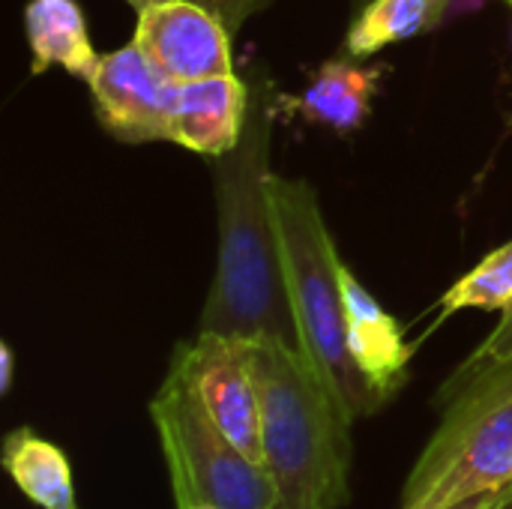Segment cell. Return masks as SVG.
<instances>
[{
    "instance_id": "10",
    "label": "cell",
    "mask_w": 512,
    "mask_h": 509,
    "mask_svg": "<svg viewBox=\"0 0 512 509\" xmlns=\"http://www.w3.org/2000/svg\"><path fill=\"white\" fill-rule=\"evenodd\" d=\"M342 291H345L351 357L360 375L366 378V384L387 405L408 381V363L414 351L405 342L399 321L366 291V285L345 264H342Z\"/></svg>"
},
{
    "instance_id": "23",
    "label": "cell",
    "mask_w": 512,
    "mask_h": 509,
    "mask_svg": "<svg viewBox=\"0 0 512 509\" xmlns=\"http://www.w3.org/2000/svg\"><path fill=\"white\" fill-rule=\"evenodd\" d=\"M189 509H219V507H189Z\"/></svg>"
},
{
    "instance_id": "16",
    "label": "cell",
    "mask_w": 512,
    "mask_h": 509,
    "mask_svg": "<svg viewBox=\"0 0 512 509\" xmlns=\"http://www.w3.org/2000/svg\"><path fill=\"white\" fill-rule=\"evenodd\" d=\"M512 363V312H504L498 327L483 339V345L453 372V378L447 381V387L441 390V402L447 396H453L456 390H462L465 384L477 381L480 375H489L501 366Z\"/></svg>"
},
{
    "instance_id": "5",
    "label": "cell",
    "mask_w": 512,
    "mask_h": 509,
    "mask_svg": "<svg viewBox=\"0 0 512 509\" xmlns=\"http://www.w3.org/2000/svg\"><path fill=\"white\" fill-rule=\"evenodd\" d=\"M177 509H276V486L264 465L252 462L198 405L177 369L150 399Z\"/></svg>"
},
{
    "instance_id": "14",
    "label": "cell",
    "mask_w": 512,
    "mask_h": 509,
    "mask_svg": "<svg viewBox=\"0 0 512 509\" xmlns=\"http://www.w3.org/2000/svg\"><path fill=\"white\" fill-rule=\"evenodd\" d=\"M450 0H372L348 30V54L369 57L393 42L414 39L444 21Z\"/></svg>"
},
{
    "instance_id": "17",
    "label": "cell",
    "mask_w": 512,
    "mask_h": 509,
    "mask_svg": "<svg viewBox=\"0 0 512 509\" xmlns=\"http://www.w3.org/2000/svg\"><path fill=\"white\" fill-rule=\"evenodd\" d=\"M198 3H204L210 12H216L231 33L240 30L255 12H261L264 6H270V0H198Z\"/></svg>"
},
{
    "instance_id": "9",
    "label": "cell",
    "mask_w": 512,
    "mask_h": 509,
    "mask_svg": "<svg viewBox=\"0 0 512 509\" xmlns=\"http://www.w3.org/2000/svg\"><path fill=\"white\" fill-rule=\"evenodd\" d=\"M249 105L252 90L234 72L192 84H174L171 144L219 159L240 144Z\"/></svg>"
},
{
    "instance_id": "15",
    "label": "cell",
    "mask_w": 512,
    "mask_h": 509,
    "mask_svg": "<svg viewBox=\"0 0 512 509\" xmlns=\"http://www.w3.org/2000/svg\"><path fill=\"white\" fill-rule=\"evenodd\" d=\"M462 309L512 312V240L456 279L441 297V318H450Z\"/></svg>"
},
{
    "instance_id": "11",
    "label": "cell",
    "mask_w": 512,
    "mask_h": 509,
    "mask_svg": "<svg viewBox=\"0 0 512 509\" xmlns=\"http://www.w3.org/2000/svg\"><path fill=\"white\" fill-rule=\"evenodd\" d=\"M378 69H363L348 60H327L315 69L306 90L282 105L315 126L333 132H354L366 123L378 90Z\"/></svg>"
},
{
    "instance_id": "3",
    "label": "cell",
    "mask_w": 512,
    "mask_h": 509,
    "mask_svg": "<svg viewBox=\"0 0 512 509\" xmlns=\"http://www.w3.org/2000/svg\"><path fill=\"white\" fill-rule=\"evenodd\" d=\"M270 195L300 354L354 423L372 417L384 402L366 384L348 348L342 261L327 231L318 195L306 180L279 174L270 177Z\"/></svg>"
},
{
    "instance_id": "20",
    "label": "cell",
    "mask_w": 512,
    "mask_h": 509,
    "mask_svg": "<svg viewBox=\"0 0 512 509\" xmlns=\"http://www.w3.org/2000/svg\"><path fill=\"white\" fill-rule=\"evenodd\" d=\"M126 3L141 15V12H147V9H153V6H159V3H165V0H126Z\"/></svg>"
},
{
    "instance_id": "6",
    "label": "cell",
    "mask_w": 512,
    "mask_h": 509,
    "mask_svg": "<svg viewBox=\"0 0 512 509\" xmlns=\"http://www.w3.org/2000/svg\"><path fill=\"white\" fill-rule=\"evenodd\" d=\"M171 369L183 375L207 417L258 465L261 450V405L252 372L249 339L198 333L192 342L177 345Z\"/></svg>"
},
{
    "instance_id": "12",
    "label": "cell",
    "mask_w": 512,
    "mask_h": 509,
    "mask_svg": "<svg viewBox=\"0 0 512 509\" xmlns=\"http://www.w3.org/2000/svg\"><path fill=\"white\" fill-rule=\"evenodd\" d=\"M24 30L33 54V75H42L48 66H63L69 75L87 81L99 63L84 12L75 0H30L24 6Z\"/></svg>"
},
{
    "instance_id": "21",
    "label": "cell",
    "mask_w": 512,
    "mask_h": 509,
    "mask_svg": "<svg viewBox=\"0 0 512 509\" xmlns=\"http://www.w3.org/2000/svg\"><path fill=\"white\" fill-rule=\"evenodd\" d=\"M450 3H465L468 9H474V6H483V0H450Z\"/></svg>"
},
{
    "instance_id": "8",
    "label": "cell",
    "mask_w": 512,
    "mask_h": 509,
    "mask_svg": "<svg viewBox=\"0 0 512 509\" xmlns=\"http://www.w3.org/2000/svg\"><path fill=\"white\" fill-rule=\"evenodd\" d=\"M87 84L96 120L117 141H171L174 84H168L147 63L135 42L99 54V63L90 72Z\"/></svg>"
},
{
    "instance_id": "24",
    "label": "cell",
    "mask_w": 512,
    "mask_h": 509,
    "mask_svg": "<svg viewBox=\"0 0 512 509\" xmlns=\"http://www.w3.org/2000/svg\"><path fill=\"white\" fill-rule=\"evenodd\" d=\"M510 3H512V0H510Z\"/></svg>"
},
{
    "instance_id": "22",
    "label": "cell",
    "mask_w": 512,
    "mask_h": 509,
    "mask_svg": "<svg viewBox=\"0 0 512 509\" xmlns=\"http://www.w3.org/2000/svg\"><path fill=\"white\" fill-rule=\"evenodd\" d=\"M498 509H512V498H510V501H507V504H501V507H498Z\"/></svg>"
},
{
    "instance_id": "1",
    "label": "cell",
    "mask_w": 512,
    "mask_h": 509,
    "mask_svg": "<svg viewBox=\"0 0 512 509\" xmlns=\"http://www.w3.org/2000/svg\"><path fill=\"white\" fill-rule=\"evenodd\" d=\"M279 108L273 81L258 78L240 144L216 159L219 258L198 333L279 339L300 351L270 195V138Z\"/></svg>"
},
{
    "instance_id": "7",
    "label": "cell",
    "mask_w": 512,
    "mask_h": 509,
    "mask_svg": "<svg viewBox=\"0 0 512 509\" xmlns=\"http://www.w3.org/2000/svg\"><path fill=\"white\" fill-rule=\"evenodd\" d=\"M132 42L168 84L231 75V30L198 0H165L138 15Z\"/></svg>"
},
{
    "instance_id": "4",
    "label": "cell",
    "mask_w": 512,
    "mask_h": 509,
    "mask_svg": "<svg viewBox=\"0 0 512 509\" xmlns=\"http://www.w3.org/2000/svg\"><path fill=\"white\" fill-rule=\"evenodd\" d=\"M441 405V426L414 462L399 509H447L512 486V363Z\"/></svg>"
},
{
    "instance_id": "13",
    "label": "cell",
    "mask_w": 512,
    "mask_h": 509,
    "mask_svg": "<svg viewBox=\"0 0 512 509\" xmlns=\"http://www.w3.org/2000/svg\"><path fill=\"white\" fill-rule=\"evenodd\" d=\"M3 468L18 492L39 509H81L66 453L33 429H12L3 441Z\"/></svg>"
},
{
    "instance_id": "2",
    "label": "cell",
    "mask_w": 512,
    "mask_h": 509,
    "mask_svg": "<svg viewBox=\"0 0 512 509\" xmlns=\"http://www.w3.org/2000/svg\"><path fill=\"white\" fill-rule=\"evenodd\" d=\"M249 354L276 509H345L351 501L354 420L288 342L255 339Z\"/></svg>"
},
{
    "instance_id": "19",
    "label": "cell",
    "mask_w": 512,
    "mask_h": 509,
    "mask_svg": "<svg viewBox=\"0 0 512 509\" xmlns=\"http://www.w3.org/2000/svg\"><path fill=\"white\" fill-rule=\"evenodd\" d=\"M15 381V354L6 342H0V396H9Z\"/></svg>"
},
{
    "instance_id": "18",
    "label": "cell",
    "mask_w": 512,
    "mask_h": 509,
    "mask_svg": "<svg viewBox=\"0 0 512 509\" xmlns=\"http://www.w3.org/2000/svg\"><path fill=\"white\" fill-rule=\"evenodd\" d=\"M512 498V486L510 489H501V492H486V495H477V498H468V501H459L453 507L447 509H498L501 504H507Z\"/></svg>"
}]
</instances>
